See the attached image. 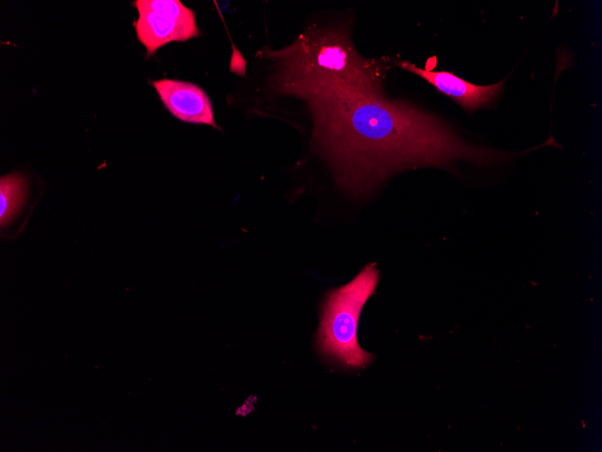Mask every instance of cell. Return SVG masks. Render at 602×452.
<instances>
[{
	"instance_id": "obj_1",
	"label": "cell",
	"mask_w": 602,
	"mask_h": 452,
	"mask_svg": "<svg viewBox=\"0 0 602 452\" xmlns=\"http://www.w3.org/2000/svg\"><path fill=\"white\" fill-rule=\"evenodd\" d=\"M277 68L275 89L306 103L312 141L338 184L351 193H366L406 169L447 167L456 161L488 165L509 157L466 143L432 114L387 97L383 88L351 86L303 67Z\"/></svg>"
},
{
	"instance_id": "obj_2",
	"label": "cell",
	"mask_w": 602,
	"mask_h": 452,
	"mask_svg": "<svg viewBox=\"0 0 602 452\" xmlns=\"http://www.w3.org/2000/svg\"><path fill=\"white\" fill-rule=\"evenodd\" d=\"M264 55L276 62L328 73L351 86L383 88L386 66L380 60L362 57L342 28L307 31L288 46L268 50Z\"/></svg>"
},
{
	"instance_id": "obj_3",
	"label": "cell",
	"mask_w": 602,
	"mask_h": 452,
	"mask_svg": "<svg viewBox=\"0 0 602 452\" xmlns=\"http://www.w3.org/2000/svg\"><path fill=\"white\" fill-rule=\"evenodd\" d=\"M379 272L373 263L363 268L349 283L329 293L319 328L322 351L350 367H363L372 359L357 341L362 307L374 293Z\"/></svg>"
},
{
	"instance_id": "obj_4",
	"label": "cell",
	"mask_w": 602,
	"mask_h": 452,
	"mask_svg": "<svg viewBox=\"0 0 602 452\" xmlns=\"http://www.w3.org/2000/svg\"><path fill=\"white\" fill-rule=\"evenodd\" d=\"M139 17L133 23L137 39L150 56L170 42L200 35L195 13L179 0H136Z\"/></svg>"
},
{
	"instance_id": "obj_5",
	"label": "cell",
	"mask_w": 602,
	"mask_h": 452,
	"mask_svg": "<svg viewBox=\"0 0 602 452\" xmlns=\"http://www.w3.org/2000/svg\"><path fill=\"white\" fill-rule=\"evenodd\" d=\"M397 66L424 78L439 92L452 98L466 111L490 104L501 91L504 81L491 85H476L449 71L424 69L406 60H399Z\"/></svg>"
},
{
	"instance_id": "obj_6",
	"label": "cell",
	"mask_w": 602,
	"mask_h": 452,
	"mask_svg": "<svg viewBox=\"0 0 602 452\" xmlns=\"http://www.w3.org/2000/svg\"><path fill=\"white\" fill-rule=\"evenodd\" d=\"M153 87L168 110L187 123L216 127L212 103L205 92L189 82L163 78Z\"/></svg>"
},
{
	"instance_id": "obj_7",
	"label": "cell",
	"mask_w": 602,
	"mask_h": 452,
	"mask_svg": "<svg viewBox=\"0 0 602 452\" xmlns=\"http://www.w3.org/2000/svg\"><path fill=\"white\" fill-rule=\"evenodd\" d=\"M26 179L17 173L0 179V225L6 226L18 214L27 193Z\"/></svg>"
}]
</instances>
